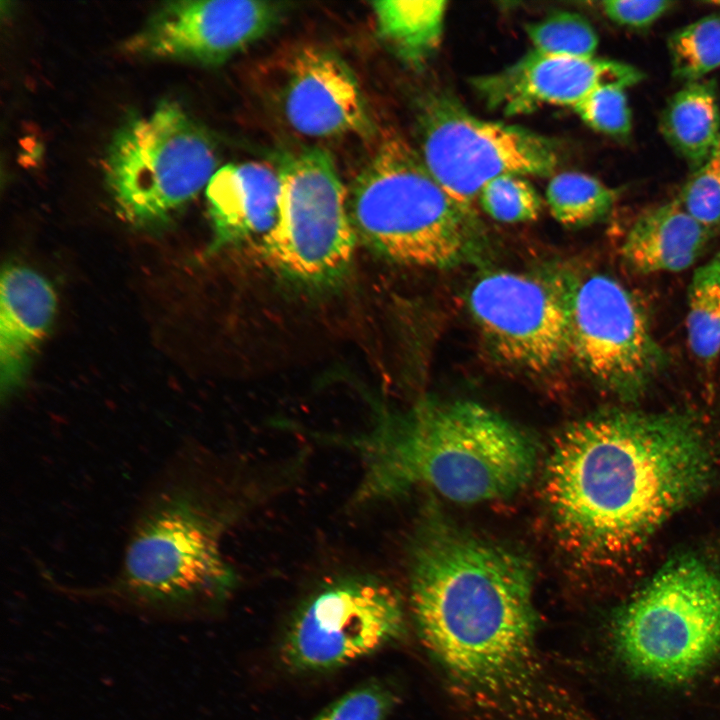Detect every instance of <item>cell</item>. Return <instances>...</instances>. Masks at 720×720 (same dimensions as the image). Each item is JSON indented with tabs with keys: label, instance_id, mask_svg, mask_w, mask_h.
<instances>
[{
	"label": "cell",
	"instance_id": "1",
	"mask_svg": "<svg viewBox=\"0 0 720 720\" xmlns=\"http://www.w3.org/2000/svg\"><path fill=\"white\" fill-rule=\"evenodd\" d=\"M410 606L426 650L479 705L534 718L569 712L548 686L533 573L520 554L432 519L413 547Z\"/></svg>",
	"mask_w": 720,
	"mask_h": 720
},
{
	"label": "cell",
	"instance_id": "2",
	"mask_svg": "<svg viewBox=\"0 0 720 720\" xmlns=\"http://www.w3.org/2000/svg\"><path fill=\"white\" fill-rule=\"evenodd\" d=\"M711 457L688 415L612 412L568 426L548 457L543 491L560 541L598 565L637 552L705 487Z\"/></svg>",
	"mask_w": 720,
	"mask_h": 720
},
{
	"label": "cell",
	"instance_id": "3",
	"mask_svg": "<svg viewBox=\"0 0 720 720\" xmlns=\"http://www.w3.org/2000/svg\"><path fill=\"white\" fill-rule=\"evenodd\" d=\"M358 441L365 462L361 498L430 488L461 504L512 496L532 478L537 449L529 436L477 402H425L383 416Z\"/></svg>",
	"mask_w": 720,
	"mask_h": 720
},
{
	"label": "cell",
	"instance_id": "4",
	"mask_svg": "<svg viewBox=\"0 0 720 720\" xmlns=\"http://www.w3.org/2000/svg\"><path fill=\"white\" fill-rule=\"evenodd\" d=\"M223 522L178 457L140 506L112 589L143 604L188 606L223 598L234 576L221 550Z\"/></svg>",
	"mask_w": 720,
	"mask_h": 720
},
{
	"label": "cell",
	"instance_id": "5",
	"mask_svg": "<svg viewBox=\"0 0 720 720\" xmlns=\"http://www.w3.org/2000/svg\"><path fill=\"white\" fill-rule=\"evenodd\" d=\"M347 191L357 239L392 262L448 268L479 240L473 208L453 199L398 135L381 141Z\"/></svg>",
	"mask_w": 720,
	"mask_h": 720
},
{
	"label": "cell",
	"instance_id": "6",
	"mask_svg": "<svg viewBox=\"0 0 720 720\" xmlns=\"http://www.w3.org/2000/svg\"><path fill=\"white\" fill-rule=\"evenodd\" d=\"M612 638L640 676L693 678L720 654V577L696 558L673 560L617 613Z\"/></svg>",
	"mask_w": 720,
	"mask_h": 720
},
{
	"label": "cell",
	"instance_id": "7",
	"mask_svg": "<svg viewBox=\"0 0 720 720\" xmlns=\"http://www.w3.org/2000/svg\"><path fill=\"white\" fill-rule=\"evenodd\" d=\"M217 164L209 132L179 104L165 100L116 131L105 158V182L122 216L142 228H158L207 187Z\"/></svg>",
	"mask_w": 720,
	"mask_h": 720
},
{
	"label": "cell",
	"instance_id": "8",
	"mask_svg": "<svg viewBox=\"0 0 720 720\" xmlns=\"http://www.w3.org/2000/svg\"><path fill=\"white\" fill-rule=\"evenodd\" d=\"M278 218L263 237L264 254L283 276L323 287L350 266L357 236L348 191L332 156L318 147L282 158Z\"/></svg>",
	"mask_w": 720,
	"mask_h": 720
},
{
	"label": "cell",
	"instance_id": "9",
	"mask_svg": "<svg viewBox=\"0 0 720 720\" xmlns=\"http://www.w3.org/2000/svg\"><path fill=\"white\" fill-rule=\"evenodd\" d=\"M418 135L419 154L428 171L469 208L492 179L505 174L552 176L560 160L552 139L518 125L479 118L443 94L421 104Z\"/></svg>",
	"mask_w": 720,
	"mask_h": 720
},
{
	"label": "cell",
	"instance_id": "10",
	"mask_svg": "<svg viewBox=\"0 0 720 720\" xmlns=\"http://www.w3.org/2000/svg\"><path fill=\"white\" fill-rule=\"evenodd\" d=\"M404 607L384 582L350 577L314 593L296 612L284 635L281 656L294 672L319 673L361 660L397 640Z\"/></svg>",
	"mask_w": 720,
	"mask_h": 720
},
{
	"label": "cell",
	"instance_id": "11",
	"mask_svg": "<svg viewBox=\"0 0 720 720\" xmlns=\"http://www.w3.org/2000/svg\"><path fill=\"white\" fill-rule=\"evenodd\" d=\"M571 355L617 395L639 396L664 367L642 306L618 280L601 273L565 282Z\"/></svg>",
	"mask_w": 720,
	"mask_h": 720
},
{
	"label": "cell",
	"instance_id": "12",
	"mask_svg": "<svg viewBox=\"0 0 720 720\" xmlns=\"http://www.w3.org/2000/svg\"><path fill=\"white\" fill-rule=\"evenodd\" d=\"M468 305L492 348L509 364L540 373L571 355L565 282L495 271L473 285Z\"/></svg>",
	"mask_w": 720,
	"mask_h": 720
},
{
	"label": "cell",
	"instance_id": "13",
	"mask_svg": "<svg viewBox=\"0 0 720 720\" xmlns=\"http://www.w3.org/2000/svg\"><path fill=\"white\" fill-rule=\"evenodd\" d=\"M284 10L271 1L165 2L124 48L143 58L218 65L272 32Z\"/></svg>",
	"mask_w": 720,
	"mask_h": 720
},
{
	"label": "cell",
	"instance_id": "14",
	"mask_svg": "<svg viewBox=\"0 0 720 720\" xmlns=\"http://www.w3.org/2000/svg\"><path fill=\"white\" fill-rule=\"evenodd\" d=\"M280 86V110L288 126L316 139L367 135L372 120L350 66L335 52L304 46L288 59Z\"/></svg>",
	"mask_w": 720,
	"mask_h": 720
},
{
	"label": "cell",
	"instance_id": "15",
	"mask_svg": "<svg viewBox=\"0 0 720 720\" xmlns=\"http://www.w3.org/2000/svg\"><path fill=\"white\" fill-rule=\"evenodd\" d=\"M643 73L613 59L577 58L531 50L501 71L473 81L491 109L507 116L528 114L545 106L573 109L593 90L604 85H636Z\"/></svg>",
	"mask_w": 720,
	"mask_h": 720
},
{
	"label": "cell",
	"instance_id": "16",
	"mask_svg": "<svg viewBox=\"0 0 720 720\" xmlns=\"http://www.w3.org/2000/svg\"><path fill=\"white\" fill-rule=\"evenodd\" d=\"M57 297L51 283L23 265H8L0 285V384L9 397L23 384L32 355L54 320Z\"/></svg>",
	"mask_w": 720,
	"mask_h": 720
},
{
	"label": "cell",
	"instance_id": "17",
	"mask_svg": "<svg viewBox=\"0 0 720 720\" xmlns=\"http://www.w3.org/2000/svg\"><path fill=\"white\" fill-rule=\"evenodd\" d=\"M205 194L213 228L211 250L263 238L278 218L279 171L262 162L230 163L218 168Z\"/></svg>",
	"mask_w": 720,
	"mask_h": 720
},
{
	"label": "cell",
	"instance_id": "18",
	"mask_svg": "<svg viewBox=\"0 0 720 720\" xmlns=\"http://www.w3.org/2000/svg\"><path fill=\"white\" fill-rule=\"evenodd\" d=\"M711 235L674 200L635 220L623 241L622 257L638 273L678 272L700 257Z\"/></svg>",
	"mask_w": 720,
	"mask_h": 720
},
{
	"label": "cell",
	"instance_id": "19",
	"mask_svg": "<svg viewBox=\"0 0 720 720\" xmlns=\"http://www.w3.org/2000/svg\"><path fill=\"white\" fill-rule=\"evenodd\" d=\"M659 128L665 141L694 171L720 141V107L710 80L685 83L666 103Z\"/></svg>",
	"mask_w": 720,
	"mask_h": 720
},
{
	"label": "cell",
	"instance_id": "20",
	"mask_svg": "<svg viewBox=\"0 0 720 720\" xmlns=\"http://www.w3.org/2000/svg\"><path fill=\"white\" fill-rule=\"evenodd\" d=\"M444 0H384L371 3L380 38L404 63L425 64L437 51L447 11Z\"/></svg>",
	"mask_w": 720,
	"mask_h": 720
},
{
	"label": "cell",
	"instance_id": "21",
	"mask_svg": "<svg viewBox=\"0 0 720 720\" xmlns=\"http://www.w3.org/2000/svg\"><path fill=\"white\" fill-rule=\"evenodd\" d=\"M688 345L704 365L720 355V250L693 273L688 286Z\"/></svg>",
	"mask_w": 720,
	"mask_h": 720
},
{
	"label": "cell",
	"instance_id": "22",
	"mask_svg": "<svg viewBox=\"0 0 720 720\" xmlns=\"http://www.w3.org/2000/svg\"><path fill=\"white\" fill-rule=\"evenodd\" d=\"M617 199L614 189L589 174L565 171L552 175L546 187V203L562 225L579 228L602 220Z\"/></svg>",
	"mask_w": 720,
	"mask_h": 720
},
{
	"label": "cell",
	"instance_id": "23",
	"mask_svg": "<svg viewBox=\"0 0 720 720\" xmlns=\"http://www.w3.org/2000/svg\"><path fill=\"white\" fill-rule=\"evenodd\" d=\"M667 49L673 75L685 83L702 80L720 68V12L672 32Z\"/></svg>",
	"mask_w": 720,
	"mask_h": 720
},
{
	"label": "cell",
	"instance_id": "24",
	"mask_svg": "<svg viewBox=\"0 0 720 720\" xmlns=\"http://www.w3.org/2000/svg\"><path fill=\"white\" fill-rule=\"evenodd\" d=\"M526 33L532 50L553 55L591 58L596 56L599 38L583 16L559 11L531 23Z\"/></svg>",
	"mask_w": 720,
	"mask_h": 720
},
{
	"label": "cell",
	"instance_id": "25",
	"mask_svg": "<svg viewBox=\"0 0 720 720\" xmlns=\"http://www.w3.org/2000/svg\"><path fill=\"white\" fill-rule=\"evenodd\" d=\"M478 200L487 215L507 224L535 221L542 210L537 190L524 176L515 174L489 181L481 189Z\"/></svg>",
	"mask_w": 720,
	"mask_h": 720
},
{
	"label": "cell",
	"instance_id": "26",
	"mask_svg": "<svg viewBox=\"0 0 720 720\" xmlns=\"http://www.w3.org/2000/svg\"><path fill=\"white\" fill-rule=\"evenodd\" d=\"M626 89L614 84L601 86L572 110L594 131L614 138H627L632 130V117Z\"/></svg>",
	"mask_w": 720,
	"mask_h": 720
},
{
	"label": "cell",
	"instance_id": "27",
	"mask_svg": "<svg viewBox=\"0 0 720 720\" xmlns=\"http://www.w3.org/2000/svg\"><path fill=\"white\" fill-rule=\"evenodd\" d=\"M676 200L703 227L711 232L720 228V141L693 171Z\"/></svg>",
	"mask_w": 720,
	"mask_h": 720
},
{
	"label": "cell",
	"instance_id": "28",
	"mask_svg": "<svg viewBox=\"0 0 720 720\" xmlns=\"http://www.w3.org/2000/svg\"><path fill=\"white\" fill-rule=\"evenodd\" d=\"M394 703L393 691L374 681L347 692L311 720H386Z\"/></svg>",
	"mask_w": 720,
	"mask_h": 720
},
{
	"label": "cell",
	"instance_id": "29",
	"mask_svg": "<svg viewBox=\"0 0 720 720\" xmlns=\"http://www.w3.org/2000/svg\"><path fill=\"white\" fill-rule=\"evenodd\" d=\"M669 0H607L601 3L612 22L629 29H647L674 5Z\"/></svg>",
	"mask_w": 720,
	"mask_h": 720
},
{
	"label": "cell",
	"instance_id": "30",
	"mask_svg": "<svg viewBox=\"0 0 720 720\" xmlns=\"http://www.w3.org/2000/svg\"><path fill=\"white\" fill-rule=\"evenodd\" d=\"M707 3H708V4H711V5H715V6L720 7V0H711V1L707 2Z\"/></svg>",
	"mask_w": 720,
	"mask_h": 720
}]
</instances>
